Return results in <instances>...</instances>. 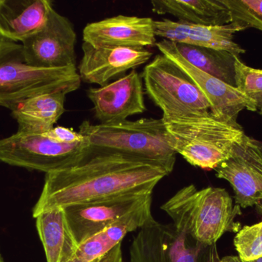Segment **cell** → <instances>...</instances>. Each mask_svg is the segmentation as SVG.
Returning a JSON list of instances; mask_svg holds the SVG:
<instances>
[{
    "label": "cell",
    "instance_id": "obj_14",
    "mask_svg": "<svg viewBox=\"0 0 262 262\" xmlns=\"http://www.w3.org/2000/svg\"><path fill=\"white\" fill-rule=\"evenodd\" d=\"M154 20L149 17L118 15L89 23L83 41L96 48L145 49L154 46Z\"/></svg>",
    "mask_w": 262,
    "mask_h": 262
},
{
    "label": "cell",
    "instance_id": "obj_16",
    "mask_svg": "<svg viewBox=\"0 0 262 262\" xmlns=\"http://www.w3.org/2000/svg\"><path fill=\"white\" fill-rule=\"evenodd\" d=\"M156 36L175 43L226 51L239 58L246 52L234 40L235 34L244 30L238 23L207 26L190 24L168 18L154 21Z\"/></svg>",
    "mask_w": 262,
    "mask_h": 262
},
{
    "label": "cell",
    "instance_id": "obj_23",
    "mask_svg": "<svg viewBox=\"0 0 262 262\" xmlns=\"http://www.w3.org/2000/svg\"><path fill=\"white\" fill-rule=\"evenodd\" d=\"M234 246L240 259L254 261L262 258V221L244 226L237 232Z\"/></svg>",
    "mask_w": 262,
    "mask_h": 262
},
{
    "label": "cell",
    "instance_id": "obj_25",
    "mask_svg": "<svg viewBox=\"0 0 262 262\" xmlns=\"http://www.w3.org/2000/svg\"><path fill=\"white\" fill-rule=\"evenodd\" d=\"M45 134L54 141L66 144L78 143L84 139V136L79 132H76L72 128L64 126H56L49 132H45Z\"/></svg>",
    "mask_w": 262,
    "mask_h": 262
},
{
    "label": "cell",
    "instance_id": "obj_29",
    "mask_svg": "<svg viewBox=\"0 0 262 262\" xmlns=\"http://www.w3.org/2000/svg\"><path fill=\"white\" fill-rule=\"evenodd\" d=\"M250 262H262V258H259V259H258V260H255V261H250Z\"/></svg>",
    "mask_w": 262,
    "mask_h": 262
},
{
    "label": "cell",
    "instance_id": "obj_2",
    "mask_svg": "<svg viewBox=\"0 0 262 262\" xmlns=\"http://www.w3.org/2000/svg\"><path fill=\"white\" fill-rule=\"evenodd\" d=\"M240 209L234 206L226 189L198 190L194 185L182 188L161 206L178 232L206 246L216 244L226 232L240 230L235 220L241 214Z\"/></svg>",
    "mask_w": 262,
    "mask_h": 262
},
{
    "label": "cell",
    "instance_id": "obj_5",
    "mask_svg": "<svg viewBox=\"0 0 262 262\" xmlns=\"http://www.w3.org/2000/svg\"><path fill=\"white\" fill-rule=\"evenodd\" d=\"M76 66L47 69L26 61L21 43L0 39V106L9 110L18 103L41 94L79 89Z\"/></svg>",
    "mask_w": 262,
    "mask_h": 262
},
{
    "label": "cell",
    "instance_id": "obj_4",
    "mask_svg": "<svg viewBox=\"0 0 262 262\" xmlns=\"http://www.w3.org/2000/svg\"><path fill=\"white\" fill-rule=\"evenodd\" d=\"M90 152H113L158 163L172 172L177 153L171 147L163 118H143L79 126Z\"/></svg>",
    "mask_w": 262,
    "mask_h": 262
},
{
    "label": "cell",
    "instance_id": "obj_26",
    "mask_svg": "<svg viewBox=\"0 0 262 262\" xmlns=\"http://www.w3.org/2000/svg\"><path fill=\"white\" fill-rule=\"evenodd\" d=\"M98 262H125L123 258L121 244L118 245L116 247L114 248Z\"/></svg>",
    "mask_w": 262,
    "mask_h": 262
},
{
    "label": "cell",
    "instance_id": "obj_20",
    "mask_svg": "<svg viewBox=\"0 0 262 262\" xmlns=\"http://www.w3.org/2000/svg\"><path fill=\"white\" fill-rule=\"evenodd\" d=\"M38 236L47 262H67L74 256L79 244L69 227L62 208L46 211L35 217Z\"/></svg>",
    "mask_w": 262,
    "mask_h": 262
},
{
    "label": "cell",
    "instance_id": "obj_9",
    "mask_svg": "<svg viewBox=\"0 0 262 262\" xmlns=\"http://www.w3.org/2000/svg\"><path fill=\"white\" fill-rule=\"evenodd\" d=\"M235 192L240 208H255L262 215V143L245 134L229 158L215 169Z\"/></svg>",
    "mask_w": 262,
    "mask_h": 262
},
{
    "label": "cell",
    "instance_id": "obj_1",
    "mask_svg": "<svg viewBox=\"0 0 262 262\" xmlns=\"http://www.w3.org/2000/svg\"><path fill=\"white\" fill-rule=\"evenodd\" d=\"M169 174L161 165L149 160L90 152L75 166L46 174L32 216L118 195H152L157 184Z\"/></svg>",
    "mask_w": 262,
    "mask_h": 262
},
{
    "label": "cell",
    "instance_id": "obj_8",
    "mask_svg": "<svg viewBox=\"0 0 262 262\" xmlns=\"http://www.w3.org/2000/svg\"><path fill=\"white\" fill-rule=\"evenodd\" d=\"M133 238L128 262H220L216 244L206 246L155 219Z\"/></svg>",
    "mask_w": 262,
    "mask_h": 262
},
{
    "label": "cell",
    "instance_id": "obj_24",
    "mask_svg": "<svg viewBox=\"0 0 262 262\" xmlns=\"http://www.w3.org/2000/svg\"><path fill=\"white\" fill-rule=\"evenodd\" d=\"M232 14V22L246 29L262 32V0H223Z\"/></svg>",
    "mask_w": 262,
    "mask_h": 262
},
{
    "label": "cell",
    "instance_id": "obj_11",
    "mask_svg": "<svg viewBox=\"0 0 262 262\" xmlns=\"http://www.w3.org/2000/svg\"><path fill=\"white\" fill-rule=\"evenodd\" d=\"M77 34L73 23L54 7L41 29L21 43L26 61L47 69L76 66Z\"/></svg>",
    "mask_w": 262,
    "mask_h": 262
},
{
    "label": "cell",
    "instance_id": "obj_19",
    "mask_svg": "<svg viewBox=\"0 0 262 262\" xmlns=\"http://www.w3.org/2000/svg\"><path fill=\"white\" fill-rule=\"evenodd\" d=\"M151 8L158 15H170L178 21L200 26H225L232 14L223 0H154Z\"/></svg>",
    "mask_w": 262,
    "mask_h": 262
},
{
    "label": "cell",
    "instance_id": "obj_10",
    "mask_svg": "<svg viewBox=\"0 0 262 262\" xmlns=\"http://www.w3.org/2000/svg\"><path fill=\"white\" fill-rule=\"evenodd\" d=\"M162 55L177 64L204 94L210 105V112L216 118L234 126L238 124V117L243 110L256 112L255 103L236 87L212 76L186 61L167 40L155 45Z\"/></svg>",
    "mask_w": 262,
    "mask_h": 262
},
{
    "label": "cell",
    "instance_id": "obj_21",
    "mask_svg": "<svg viewBox=\"0 0 262 262\" xmlns=\"http://www.w3.org/2000/svg\"><path fill=\"white\" fill-rule=\"evenodd\" d=\"M173 43L179 53L191 65L235 87V56L223 50Z\"/></svg>",
    "mask_w": 262,
    "mask_h": 262
},
{
    "label": "cell",
    "instance_id": "obj_12",
    "mask_svg": "<svg viewBox=\"0 0 262 262\" xmlns=\"http://www.w3.org/2000/svg\"><path fill=\"white\" fill-rule=\"evenodd\" d=\"M152 205V195H118L64 208L71 231L78 244L127 215Z\"/></svg>",
    "mask_w": 262,
    "mask_h": 262
},
{
    "label": "cell",
    "instance_id": "obj_13",
    "mask_svg": "<svg viewBox=\"0 0 262 262\" xmlns=\"http://www.w3.org/2000/svg\"><path fill=\"white\" fill-rule=\"evenodd\" d=\"M87 95L100 123L124 121L146 110L143 78L136 69L105 86L89 88Z\"/></svg>",
    "mask_w": 262,
    "mask_h": 262
},
{
    "label": "cell",
    "instance_id": "obj_6",
    "mask_svg": "<svg viewBox=\"0 0 262 262\" xmlns=\"http://www.w3.org/2000/svg\"><path fill=\"white\" fill-rule=\"evenodd\" d=\"M142 78L148 96L163 112L162 118L210 111L207 98L196 85L162 54L145 66Z\"/></svg>",
    "mask_w": 262,
    "mask_h": 262
},
{
    "label": "cell",
    "instance_id": "obj_27",
    "mask_svg": "<svg viewBox=\"0 0 262 262\" xmlns=\"http://www.w3.org/2000/svg\"><path fill=\"white\" fill-rule=\"evenodd\" d=\"M220 262H244L238 256H226L221 258Z\"/></svg>",
    "mask_w": 262,
    "mask_h": 262
},
{
    "label": "cell",
    "instance_id": "obj_7",
    "mask_svg": "<svg viewBox=\"0 0 262 262\" xmlns=\"http://www.w3.org/2000/svg\"><path fill=\"white\" fill-rule=\"evenodd\" d=\"M89 152L85 138L66 144L51 139L45 133L16 132L0 139L1 163L46 174L75 166Z\"/></svg>",
    "mask_w": 262,
    "mask_h": 262
},
{
    "label": "cell",
    "instance_id": "obj_28",
    "mask_svg": "<svg viewBox=\"0 0 262 262\" xmlns=\"http://www.w3.org/2000/svg\"><path fill=\"white\" fill-rule=\"evenodd\" d=\"M0 262H6L4 258H3V255H2L1 251H0Z\"/></svg>",
    "mask_w": 262,
    "mask_h": 262
},
{
    "label": "cell",
    "instance_id": "obj_3",
    "mask_svg": "<svg viewBox=\"0 0 262 262\" xmlns=\"http://www.w3.org/2000/svg\"><path fill=\"white\" fill-rule=\"evenodd\" d=\"M162 118L176 153L204 170H215L227 160L245 135L241 126H232L210 111Z\"/></svg>",
    "mask_w": 262,
    "mask_h": 262
},
{
    "label": "cell",
    "instance_id": "obj_15",
    "mask_svg": "<svg viewBox=\"0 0 262 262\" xmlns=\"http://www.w3.org/2000/svg\"><path fill=\"white\" fill-rule=\"evenodd\" d=\"M81 49L83 55L78 67L80 78L84 83L100 86L145 64L152 55L146 49L96 48L84 42Z\"/></svg>",
    "mask_w": 262,
    "mask_h": 262
},
{
    "label": "cell",
    "instance_id": "obj_17",
    "mask_svg": "<svg viewBox=\"0 0 262 262\" xmlns=\"http://www.w3.org/2000/svg\"><path fill=\"white\" fill-rule=\"evenodd\" d=\"M53 7L50 0H0V39L21 44L44 26Z\"/></svg>",
    "mask_w": 262,
    "mask_h": 262
},
{
    "label": "cell",
    "instance_id": "obj_22",
    "mask_svg": "<svg viewBox=\"0 0 262 262\" xmlns=\"http://www.w3.org/2000/svg\"><path fill=\"white\" fill-rule=\"evenodd\" d=\"M235 87L255 103L256 112L262 116V69L247 66L236 58Z\"/></svg>",
    "mask_w": 262,
    "mask_h": 262
},
{
    "label": "cell",
    "instance_id": "obj_18",
    "mask_svg": "<svg viewBox=\"0 0 262 262\" xmlns=\"http://www.w3.org/2000/svg\"><path fill=\"white\" fill-rule=\"evenodd\" d=\"M64 92L41 94L18 103L11 109L18 125L17 132L42 134L55 127L66 112Z\"/></svg>",
    "mask_w": 262,
    "mask_h": 262
}]
</instances>
